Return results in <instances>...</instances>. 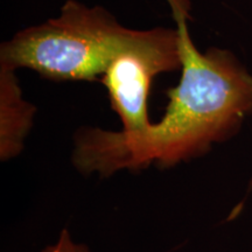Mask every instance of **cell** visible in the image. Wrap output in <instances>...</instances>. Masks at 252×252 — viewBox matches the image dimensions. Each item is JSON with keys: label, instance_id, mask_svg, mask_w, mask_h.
<instances>
[{"label": "cell", "instance_id": "5", "mask_svg": "<svg viewBox=\"0 0 252 252\" xmlns=\"http://www.w3.org/2000/svg\"><path fill=\"white\" fill-rule=\"evenodd\" d=\"M40 252H91V250L88 245L75 242L68 229H62L54 243L47 245Z\"/></svg>", "mask_w": 252, "mask_h": 252}, {"label": "cell", "instance_id": "4", "mask_svg": "<svg viewBox=\"0 0 252 252\" xmlns=\"http://www.w3.org/2000/svg\"><path fill=\"white\" fill-rule=\"evenodd\" d=\"M36 109L25 99L14 69L0 65V160L15 159L25 149Z\"/></svg>", "mask_w": 252, "mask_h": 252}, {"label": "cell", "instance_id": "2", "mask_svg": "<svg viewBox=\"0 0 252 252\" xmlns=\"http://www.w3.org/2000/svg\"><path fill=\"white\" fill-rule=\"evenodd\" d=\"M162 28L128 30L103 7L68 0L59 17L2 43L0 65L32 69L52 81L97 82L119 54L153 42Z\"/></svg>", "mask_w": 252, "mask_h": 252}, {"label": "cell", "instance_id": "6", "mask_svg": "<svg viewBox=\"0 0 252 252\" xmlns=\"http://www.w3.org/2000/svg\"><path fill=\"white\" fill-rule=\"evenodd\" d=\"M249 191H252V178H251V180H250V182H249Z\"/></svg>", "mask_w": 252, "mask_h": 252}, {"label": "cell", "instance_id": "3", "mask_svg": "<svg viewBox=\"0 0 252 252\" xmlns=\"http://www.w3.org/2000/svg\"><path fill=\"white\" fill-rule=\"evenodd\" d=\"M180 35L178 28H162L149 45L126 50L111 62L100 83L108 91L122 130L140 132L151 125L149 96L153 78L162 72L181 69Z\"/></svg>", "mask_w": 252, "mask_h": 252}, {"label": "cell", "instance_id": "1", "mask_svg": "<svg viewBox=\"0 0 252 252\" xmlns=\"http://www.w3.org/2000/svg\"><path fill=\"white\" fill-rule=\"evenodd\" d=\"M167 2L180 35L182 74L167 90L165 113L140 132L78 128L71 162L82 175L105 179L150 166L173 168L229 140L252 115V75L229 50L201 53L188 31L189 0Z\"/></svg>", "mask_w": 252, "mask_h": 252}]
</instances>
